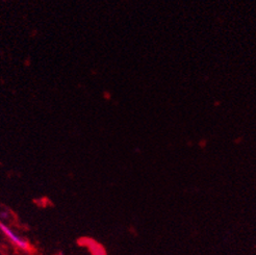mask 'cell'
I'll return each instance as SVG.
<instances>
[{
	"instance_id": "obj_1",
	"label": "cell",
	"mask_w": 256,
	"mask_h": 255,
	"mask_svg": "<svg viewBox=\"0 0 256 255\" xmlns=\"http://www.w3.org/2000/svg\"><path fill=\"white\" fill-rule=\"evenodd\" d=\"M0 230H1L3 235L9 238L15 246L20 248L21 250H24V251L29 250V244L27 240L24 239L23 238H21L19 235H17L16 232H14L13 229H11L9 226L5 225L2 222H0Z\"/></svg>"
},
{
	"instance_id": "obj_2",
	"label": "cell",
	"mask_w": 256,
	"mask_h": 255,
	"mask_svg": "<svg viewBox=\"0 0 256 255\" xmlns=\"http://www.w3.org/2000/svg\"><path fill=\"white\" fill-rule=\"evenodd\" d=\"M84 243L85 244L87 248H89L92 255H106L104 248L102 247L100 244H98L97 242H95L94 239L85 238Z\"/></svg>"
}]
</instances>
